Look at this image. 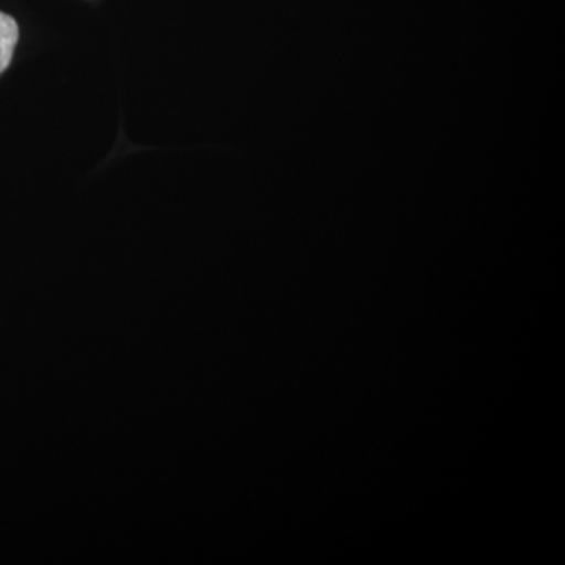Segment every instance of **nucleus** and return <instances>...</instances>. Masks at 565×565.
<instances>
[{
	"mask_svg": "<svg viewBox=\"0 0 565 565\" xmlns=\"http://www.w3.org/2000/svg\"><path fill=\"white\" fill-rule=\"evenodd\" d=\"M18 39H20V29L17 21L0 11V74L9 68Z\"/></svg>",
	"mask_w": 565,
	"mask_h": 565,
	"instance_id": "obj_1",
	"label": "nucleus"
}]
</instances>
